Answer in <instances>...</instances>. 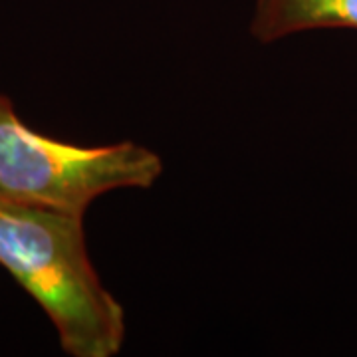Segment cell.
Here are the masks:
<instances>
[{
	"instance_id": "1",
	"label": "cell",
	"mask_w": 357,
	"mask_h": 357,
	"mask_svg": "<svg viewBox=\"0 0 357 357\" xmlns=\"http://www.w3.org/2000/svg\"><path fill=\"white\" fill-rule=\"evenodd\" d=\"M0 264L48 314L66 354H119L126 314L89 262L82 217L0 199Z\"/></svg>"
},
{
	"instance_id": "2",
	"label": "cell",
	"mask_w": 357,
	"mask_h": 357,
	"mask_svg": "<svg viewBox=\"0 0 357 357\" xmlns=\"http://www.w3.org/2000/svg\"><path fill=\"white\" fill-rule=\"evenodd\" d=\"M163 163L133 141L79 147L44 137L0 98V199L84 217L98 197L151 187Z\"/></svg>"
},
{
	"instance_id": "3",
	"label": "cell",
	"mask_w": 357,
	"mask_h": 357,
	"mask_svg": "<svg viewBox=\"0 0 357 357\" xmlns=\"http://www.w3.org/2000/svg\"><path fill=\"white\" fill-rule=\"evenodd\" d=\"M324 28L357 30V0H255L250 34L264 44Z\"/></svg>"
}]
</instances>
